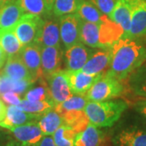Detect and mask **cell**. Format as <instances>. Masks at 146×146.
Listing matches in <instances>:
<instances>
[{
    "mask_svg": "<svg viewBox=\"0 0 146 146\" xmlns=\"http://www.w3.org/2000/svg\"><path fill=\"white\" fill-rule=\"evenodd\" d=\"M110 50L111 62L107 72L122 81L146 62V47L135 39L120 38Z\"/></svg>",
    "mask_w": 146,
    "mask_h": 146,
    "instance_id": "obj_1",
    "label": "cell"
},
{
    "mask_svg": "<svg viewBox=\"0 0 146 146\" xmlns=\"http://www.w3.org/2000/svg\"><path fill=\"white\" fill-rule=\"evenodd\" d=\"M123 34L122 27L111 21L109 16L99 24L86 22L81 20L80 42L93 49L109 48Z\"/></svg>",
    "mask_w": 146,
    "mask_h": 146,
    "instance_id": "obj_2",
    "label": "cell"
},
{
    "mask_svg": "<svg viewBox=\"0 0 146 146\" xmlns=\"http://www.w3.org/2000/svg\"><path fill=\"white\" fill-rule=\"evenodd\" d=\"M127 106V102L123 100L88 101L84 112L90 123L98 127H110L119 120Z\"/></svg>",
    "mask_w": 146,
    "mask_h": 146,
    "instance_id": "obj_3",
    "label": "cell"
},
{
    "mask_svg": "<svg viewBox=\"0 0 146 146\" xmlns=\"http://www.w3.org/2000/svg\"><path fill=\"white\" fill-rule=\"evenodd\" d=\"M111 144L112 146H146L145 117H135L119 124L113 131Z\"/></svg>",
    "mask_w": 146,
    "mask_h": 146,
    "instance_id": "obj_4",
    "label": "cell"
},
{
    "mask_svg": "<svg viewBox=\"0 0 146 146\" xmlns=\"http://www.w3.org/2000/svg\"><path fill=\"white\" fill-rule=\"evenodd\" d=\"M124 92L122 80L107 72L100 77L84 95L88 101L104 102L120 97Z\"/></svg>",
    "mask_w": 146,
    "mask_h": 146,
    "instance_id": "obj_5",
    "label": "cell"
},
{
    "mask_svg": "<svg viewBox=\"0 0 146 146\" xmlns=\"http://www.w3.org/2000/svg\"><path fill=\"white\" fill-rule=\"evenodd\" d=\"M43 21L41 16L36 15L25 13L22 16L21 20L13 28V31L23 46L35 42Z\"/></svg>",
    "mask_w": 146,
    "mask_h": 146,
    "instance_id": "obj_6",
    "label": "cell"
},
{
    "mask_svg": "<svg viewBox=\"0 0 146 146\" xmlns=\"http://www.w3.org/2000/svg\"><path fill=\"white\" fill-rule=\"evenodd\" d=\"M81 19L76 13L68 14L58 19L60 39L63 46L68 49L80 42V29Z\"/></svg>",
    "mask_w": 146,
    "mask_h": 146,
    "instance_id": "obj_7",
    "label": "cell"
},
{
    "mask_svg": "<svg viewBox=\"0 0 146 146\" xmlns=\"http://www.w3.org/2000/svg\"><path fill=\"white\" fill-rule=\"evenodd\" d=\"M46 80H47L50 98L54 105L63 102L72 95L69 87L66 70L60 69Z\"/></svg>",
    "mask_w": 146,
    "mask_h": 146,
    "instance_id": "obj_8",
    "label": "cell"
},
{
    "mask_svg": "<svg viewBox=\"0 0 146 146\" xmlns=\"http://www.w3.org/2000/svg\"><path fill=\"white\" fill-rule=\"evenodd\" d=\"M8 131L12 134L15 141L22 146H34L44 136L37 124V120L11 127Z\"/></svg>",
    "mask_w": 146,
    "mask_h": 146,
    "instance_id": "obj_9",
    "label": "cell"
},
{
    "mask_svg": "<svg viewBox=\"0 0 146 146\" xmlns=\"http://www.w3.org/2000/svg\"><path fill=\"white\" fill-rule=\"evenodd\" d=\"M41 51L40 46L33 42L24 46L18 54L35 81L42 77Z\"/></svg>",
    "mask_w": 146,
    "mask_h": 146,
    "instance_id": "obj_10",
    "label": "cell"
},
{
    "mask_svg": "<svg viewBox=\"0 0 146 146\" xmlns=\"http://www.w3.org/2000/svg\"><path fill=\"white\" fill-rule=\"evenodd\" d=\"M94 52V49L87 47L82 42H78L66 49L64 60L68 71L81 70L89 57Z\"/></svg>",
    "mask_w": 146,
    "mask_h": 146,
    "instance_id": "obj_11",
    "label": "cell"
},
{
    "mask_svg": "<svg viewBox=\"0 0 146 146\" xmlns=\"http://www.w3.org/2000/svg\"><path fill=\"white\" fill-rule=\"evenodd\" d=\"M68 77L69 87L72 94L82 95L84 96L89 91L90 88L94 85V84L103 75H91L84 72L81 70L78 71H68Z\"/></svg>",
    "mask_w": 146,
    "mask_h": 146,
    "instance_id": "obj_12",
    "label": "cell"
},
{
    "mask_svg": "<svg viewBox=\"0 0 146 146\" xmlns=\"http://www.w3.org/2000/svg\"><path fill=\"white\" fill-rule=\"evenodd\" d=\"M111 62L110 47L94 50L88 61L81 69L84 72L91 75L104 74L110 68Z\"/></svg>",
    "mask_w": 146,
    "mask_h": 146,
    "instance_id": "obj_13",
    "label": "cell"
},
{
    "mask_svg": "<svg viewBox=\"0 0 146 146\" xmlns=\"http://www.w3.org/2000/svg\"><path fill=\"white\" fill-rule=\"evenodd\" d=\"M63 58V51L61 47L46 46L42 48V76L46 80L51 75L60 70Z\"/></svg>",
    "mask_w": 146,
    "mask_h": 146,
    "instance_id": "obj_14",
    "label": "cell"
},
{
    "mask_svg": "<svg viewBox=\"0 0 146 146\" xmlns=\"http://www.w3.org/2000/svg\"><path fill=\"white\" fill-rule=\"evenodd\" d=\"M60 32L58 21L54 20H45L38 33L35 43L41 48L46 46L61 47Z\"/></svg>",
    "mask_w": 146,
    "mask_h": 146,
    "instance_id": "obj_15",
    "label": "cell"
},
{
    "mask_svg": "<svg viewBox=\"0 0 146 146\" xmlns=\"http://www.w3.org/2000/svg\"><path fill=\"white\" fill-rule=\"evenodd\" d=\"M146 36V2L132 9L129 31L122 38L136 39Z\"/></svg>",
    "mask_w": 146,
    "mask_h": 146,
    "instance_id": "obj_16",
    "label": "cell"
},
{
    "mask_svg": "<svg viewBox=\"0 0 146 146\" xmlns=\"http://www.w3.org/2000/svg\"><path fill=\"white\" fill-rule=\"evenodd\" d=\"M1 74L17 80H29L32 82H36L26 66L21 60L19 54L10 56L7 58L3 70Z\"/></svg>",
    "mask_w": 146,
    "mask_h": 146,
    "instance_id": "obj_17",
    "label": "cell"
},
{
    "mask_svg": "<svg viewBox=\"0 0 146 146\" xmlns=\"http://www.w3.org/2000/svg\"><path fill=\"white\" fill-rule=\"evenodd\" d=\"M106 141L104 131L89 123L84 130L77 133L75 146H105Z\"/></svg>",
    "mask_w": 146,
    "mask_h": 146,
    "instance_id": "obj_18",
    "label": "cell"
},
{
    "mask_svg": "<svg viewBox=\"0 0 146 146\" xmlns=\"http://www.w3.org/2000/svg\"><path fill=\"white\" fill-rule=\"evenodd\" d=\"M41 115L27 113L25 111L19 109L16 106H8L7 108L5 118L0 123V127L8 130L11 127L37 120Z\"/></svg>",
    "mask_w": 146,
    "mask_h": 146,
    "instance_id": "obj_19",
    "label": "cell"
},
{
    "mask_svg": "<svg viewBox=\"0 0 146 146\" xmlns=\"http://www.w3.org/2000/svg\"><path fill=\"white\" fill-rule=\"evenodd\" d=\"M25 12L15 1L0 7V29H13Z\"/></svg>",
    "mask_w": 146,
    "mask_h": 146,
    "instance_id": "obj_20",
    "label": "cell"
},
{
    "mask_svg": "<svg viewBox=\"0 0 146 146\" xmlns=\"http://www.w3.org/2000/svg\"><path fill=\"white\" fill-rule=\"evenodd\" d=\"M22 47L23 46L13 31V29H0V48L8 57L18 54Z\"/></svg>",
    "mask_w": 146,
    "mask_h": 146,
    "instance_id": "obj_21",
    "label": "cell"
},
{
    "mask_svg": "<svg viewBox=\"0 0 146 146\" xmlns=\"http://www.w3.org/2000/svg\"><path fill=\"white\" fill-rule=\"evenodd\" d=\"M37 124L40 127L44 136H52L54 132L63 124L62 117L54 109L42 114L37 119Z\"/></svg>",
    "mask_w": 146,
    "mask_h": 146,
    "instance_id": "obj_22",
    "label": "cell"
},
{
    "mask_svg": "<svg viewBox=\"0 0 146 146\" xmlns=\"http://www.w3.org/2000/svg\"><path fill=\"white\" fill-rule=\"evenodd\" d=\"M76 13L82 21L95 24L101 23L106 16L89 0H82Z\"/></svg>",
    "mask_w": 146,
    "mask_h": 146,
    "instance_id": "obj_23",
    "label": "cell"
},
{
    "mask_svg": "<svg viewBox=\"0 0 146 146\" xmlns=\"http://www.w3.org/2000/svg\"><path fill=\"white\" fill-rule=\"evenodd\" d=\"M128 85L133 94L146 98V63L131 74L128 77Z\"/></svg>",
    "mask_w": 146,
    "mask_h": 146,
    "instance_id": "obj_24",
    "label": "cell"
},
{
    "mask_svg": "<svg viewBox=\"0 0 146 146\" xmlns=\"http://www.w3.org/2000/svg\"><path fill=\"white\" fill-rule=\"evenodd\" d=\"M131 14L132 9L130 7L119 1L109 16V18L122 27V29H123V35H125L130 29Z\"/></svg>",
    "mask_w": 146,
    "mask_h": 146,
    "instance_id": "obj_25",
    "label": "cell"
},
{
    "mask_svg": "<svg viewBox=\"0 0 146 146\" xmlns=\"http://www.w3.org/2000/svg\"><path fill=\"white\" fill-rule=\"evenodd\" d=\"M63 120V124L69 126L76 133L84 131L89 124V118L84 110L70 111L61 115Z\"/></svg>",
    "mask_w": 146,
    "mask_h": 146,
    "instance_id": "obj_26",
    "label": "cell"
},
{
    "mask_svg": "<svg viewBox=\"0 0 146 146\" xmlns=\"http://www.w3.org/2000/svg\"><path fill=\"white\" fill-rule=\"evenodd\" d=\"M25 13L42 16L49 15L52 8L46 0H16Z\"/></svg>",
    "mask_w": 146,
    "mask_h": 146,
    "instance_id": "obj_27",
    "label": "cell"
},
{
    "mask_svg": "<svg viewBox=\"0 0 146 146\" xmlns=\"http://www.w3.org/2000/svg\"><path fill=\"white\" fill-rule=\"evenodd\" d=\"M87 102H88V100L84 96L72 94L66 101H64L59 104L55 105L54 110L61 116L63 114L67 112H70V111L84 110Z\"/></svg>",
    "mask_w": 146,
    "mask_h": 146,
    "instance_id": "obj_28",
    "label": "cell"
},
{
    "mask_svg": "<svg viewBox=\"0 0 146 146\" xmlns=\"http://www.w3.org/2000/svg\"><path fill=\"white\" fill-rule=\"evenodd\" d=\"M54 103L52 100H43V101H36V102H30L25 99H21L20 104L17 106L19 109L22 110L29 114L41 115L47 111L54 109Z\"/></svg>",
    "mask_w": 146,
    "mask_h": 146,
    "instance_id": "obj_29",
    "label": "cell"
},
{
    "mask_svg": "<svg viewBox=\"0 0 146 146\" xmlns=\"http://www.w3.org/2000/svg\"><path fill=\"white\" fill-rule=\"evenodd\" d=\"M77 133L69 126L63 124L52 135L56 146H75Z\"/></svg>",
    "mask_w": 146,
    "mask_h": 146,
    "instance_id": "obj_30",
    "label": "cell"
},
{
    "mask_svg": "<svg viewBox=\"0 0 146 146\" xmlns=\"http://www.w3.org/2000/svg\"><path fill=\"white\" fill-rule=\"evenodd\" d=\"M38 80H40L39 84H37L35 87L31 86L28 89L24 96V99L30 101V102L50 99L47 82H46V79L43 78L42 76Z\"/></svg>",
    "mask_w": 146,
    "mask_h": 146,
    "instance_id": "obj_31",
    "label": "cell"
},
{
    "mask_svg": "<svg viewBox=\"0 0 146 146\" xmlns=\"http://www.w3.org/2000/svg\"><path fill=\"white\" fill-rule=\"evenodd\" d=\"M82 0H54L52 11L56 17L76 13Z\"/></svg>",
    "mask_w": 146,
    "mask_h": 146,
    "instance_id": "obj_32",
    "label": "cell"
},
{
    "mask_svg": "<svg viewBox=\"0 0 146 146\" xmlns=\"http://www.w3.org/2000/svg\"><path fill=\"white\" fill-rule=\"evenodd\" d=\"M104 15L109 16L120 0H89Z\"/></svg>",
    "mask_w": 146,
    "mask_h": 146,
    "instance_id": "obj_33",
    "label": "cell"
},
{
    "mask_svg": "<svg viewBox=\"0 0 146 146\" xmlns=\"http://www.w3.org/2000/svg\"><path fill=\"white\" fill-rule=\"evenodd\" d=\"M0 98L8 106H18L21 103V95L12 91H8L0 95Z\"/></svg>",
    "mask_w": 146,
    "mask_h": 146,
    "instance_id": "obj_34",
    "label": "cell"
},
{
    "mask_svg": "<svg viewBox=\"0 0 146 146\" xmlns=\"http://www.w3.org/2000/svg\"><path fill=\"white\" fill-rule=\"evenodd\" d=\"M134 109L137 113L146 118V98L138 100L134 104Z\"/></svg>",
    "mask_w": 146,
    "mask_h": 146,
    "instance_id": "obj_35",
    "label": "cell"
},
{
    "mask_svg": "<svg viewBox=\"0 0 146 146\" xmlns=\"http://www.w3.org/2000/svg\"><path fill=\"white\" fill-rule=\"evenodd\" d=\"M34 146H56L52 136H44L42 139Z\"/></svg>",
    "mask_w": 146,
    "mask_h": 146,
    "instance_id": "obj_36",
    "label": "cell"
},
{
    "mask_svg": "<svg viewBox=\"0 0 146 146\" xmlns=\"http://www.w3.org/2000/svg\"><path fill=\"white\" fill-rule=\"evenodd\" d=\"M120 1L124 3L126 5L130 7L131 9L135 8L137 6H139L141 3L146 2V0H120Z\"/></svg>",
    "mask_w": 146,
    "mask_h": 146,
    "instance_id": "obj_37",
    "label": "cell"
},
{
    "mask_svg": "<svg viewBox=\"0 0 146 146\" xmlns=\"http://www.w3.org/2000/svg\"><path fill=\"white\" fill-rule=\"evenodd\" d=\"M7 106L3 102V100L0 98V123L5 118L6 113H7Z\"/></svg>",
    "mask_w": 146,
    "mask_h": 146,
    "instance_id": "obj_38",
    "label": "cell"
},
{
    "mask_svg": "<svg viewBox=\"0 0 146 146\" xmlns=\"http://www.w3.org/2000/svg\"><path fill=\"white\" fill-rule=\"evenodd\" d=\"M8 56L1 48H0V70L3 68V67H4L7 59Z\"/></svg>",
    "mask_w": 146,
    "mask_h": 146,
    "instance_id": "obj_39",
    "label": "cell"
},
{
    "mask_svg": "<svg viewBox=\"0 0 146 146\" xmlns=\"http://www.w3.org/2000/svg\"><path fill=\"white\" fill-rule=\"evenodd\" d=\"M9 140H7V136L6 132L0 129V146L4 145Z\"/></svg>",
    "mask_w": 146,
    "mask_h": 146,
    "instance_id": "obj_40",
    "label": "cell"
},
{
    "mask_svg": "<svg viewBox=\"0 0 146 146\" xmlns=\"http://www.w3.org/2000/svg\"><path fill=\"white\" fill-rule=\"evenodd\" d=\"M3 146H22L21 145H20L17 141H16L15 140H9Z\"/></svg>",
    "mask_w": 146,
    "mask_h": 146,
    "instance_id": "obj_41",
    "label": "cell"
},
{
    "mask_svg": "<svg viewBox=\"0 0 146 146\" xmlns=\"http://www.w3.org/2000/svg\"><path fill=\"white\" fill-rule=\"evenodd\" d=\"M15 1H16V0H0V7L6 5V4H8L10 3L15 2Z\"/></svg>",
    "mask_w": 146,
    "mask_h": 146,
    "instance_id": "obj_42",
    "label": "cell"
},
{
    "mask_svg": "<svg viewBox=\"0 0 146 146\" xmlns=\"http://www.w3.org/2000/svg\"><path fill=\"white\" fill-rule=\"evenodd\" d=\"M47 3L50 5V7L53 8V5H54V0H46Z\"/></svg>",
    "mask_w": 146,
    "mask_h": 146,
    "instance_id": "obj_43",
    "label": "cell"
}]
</instances>
